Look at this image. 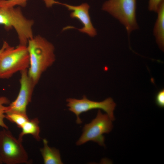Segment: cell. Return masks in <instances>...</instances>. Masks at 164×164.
Here are the masks:
<instances>
[{"instance_id":"cell-1","label":"cell","mask_w":164,"mask_h":164,"mask_svg":"<svg viewBox=\"0 0 164 164\" xmlns=\"http://www.w3.org/2000/svg\"><path fill=\"white\" fill-rule=\"evenodd\" d=\"M29 56V76L36 85L43 73L55 61L53 45L40 35L29 39L27 45Z\"/></svg>"},{"instance_id":"cell-2","label":"cell","mask_w":164,"mask_h":164,"mask_svg":"<svg viewBox=\"0 0 164 164\" xmlns=\"http://www.w3.org/2000/svg\"><path fill=\"white\" fill-rule=\"evenodd\" d=\"M34 23L23 15L21 7H0V25L6 31L14 28L16 32L19 44L27 46L28 40L33 37L32 26Z\"/></svg>"},{"instance_id":"cell-3","label":"cell","mask_w":164,"mask_h":164,"mask_svg":"<svg viewBox=\"0 0 164 164\" xmlns=\"http://www.w3.org/2000/svg\"><path fill=\"white\" fill-rule=\"evenodd\" d=\"M29 56L27 46L19 44L16 47L9 44L0 59V79H8L18 72L28 70Z\"/></svg>"},{"instance_id":"cell-4","label":"cell","mask_w":164,"mask_h":164,"mask_svg":"<svg viewBox=\"0 0 164 164\" xmlns=\"http://www.w3.org/2000/svg\"><path fill=\"white\" fill-rule=\"evenodd\" d=\"M102 9L125 26L128 36L132 31L138 29L136 17V0H109L104 3Z\"/></svg>"},{"instance_id":"cell-5","label":"cell","mask_w":164,"mask_h":164,"mask_svg":"<svg viewBox=\"0 0 164 164\" xmlns=\"http://www.w3.org/2000/svg\"><path fill=\"white\" fill-rule=\"evenodd\" d=\"M22 141L5 128L0 131V156L2 163L18 164L29 163L28 155Z\"/></svg>"},{"instance_id":"cell-6","label":"cell","mask_w":164,"mask_h":164,"mask_svg":"<svg viewBox=\"0 0 164 164\" xmlns=\"http://www.w3.org/2000/svg\"><path fill=\"white\" fill-rule=\"evenodd\" d=\"M112 120L107 114H103L99 110L96 118L89 123L85 124L83 132L76 142L77 145L92 141L101 146H105L104 133H108L112 130Z\"/></svg>"},{"instance_id":"cell-7","label":"cell","mask_w":164,"mask_h":164,"mask_svg":"<svg viewBox=\"0 0 164 164\" xmlns=\"http://www.w3.org/2000/svg\"><path fill=\"white\" fill-rule=\"evenodd\" d=\"M67 106L68 109L76 116V122L80 124L82 121L79 117L80 114L89 110L101 109L104 111L112 121L114 120L113 111L116 106L115 103L111 97H109L103 101L97 102L91 101L84 95L80 99L69 98L67 99Z\"/></svg>"},{"instance_id":"cell-8","label":"cell","mask_w":164,"mask_h":164,"mask_svg":"<svg viewBox=\"0 0 164 164\" xmlns=\"http://www.w3.org/2000/svg\"><path fill=\"white\" fill-rule=\"evenodd\" d=\"M27 70H26L20 72V88L19 93L16 99L7 106L6 114L15 113L27 115L26 108L31 101L35 86L29 76Z\"/></svg>"},{"instance_id":"cell-9","label":"cell","mask_w":164,"mask_h":164,"mask_svg":"<svg viewBox=\"0 0 164 164\" xmlns=\"http://www.w3.org/2000/svg\"><path fill=\"white\" fill-rule=\"evenodd\" d=\"M46 6L48 7L51 6L53 4H57L63 5L68 8V10H71L70 17L73 19H78L83 26L80 29L76 28L73 26H68L63 28V31L71 29H76L81 32L85 33L91 37H94L97 35V32L93 27L91 21L89 13V5L86 3H84L78 6H73L62 3L54 0H43Z\"/></svg>"},{"instance_id":"cell-10","label":"cell","mask_w":164,"mask_h":164,"mask_svg":"<svg viewBox=\"0 0 164 164\" xmlns=\"http://www.w3.org/2000/svg\"><path fill=\"white\" fill-rule=\"evenodd\" d=\"M157 18L153 30L157 43L163 51L164 48V2H162L157 11Z\"/></svg>"},{"instance_id":"cell-11","label":"cell","mask_w":164,"mask_h":164,"mask_svg":"<svg viewBox=\"0 0 164 164\" xmlns=\"http://www.w3.org/2000/svg\"><path fill=\"white\" fill-rule=\"evenodd\" d=\"M43 147L40 151L43 157L45 164H62L59 150L55 148L50 147L47 140L43 139Z\"/></svg>"},{"instance_id":"cell-12","label":"cell","mask_w":164,"mask_h":164,"mask_svg":"<svg viewBox=\"0 0 164 164\" xmlns=\"http://www.w3.org/2000/svg\"><path fill=\"white\" fill-rule=\"evenodd\" d=\"M38 118H35L27 121L22 126V131L19 135L18 139L22 142L23 137L25 135H31L37 141L40 140L39 136L40 129Z\"/></svg>"},{"instance_id":"cell-13","label":"cell","mask_w":164,"mask_h":164,"mask_svg":"<svg viewBox=\"0 0 164 164\" xmlns=\"http://www.w3.org/2000/svg\"><path fill=\"white\" fill-rule=\"evenodd\" d=\"M5 118L15 124L18 128H21L24 124L29 120L27 115L15 113L6 114Z\"/></svg>"},{"instance_id":"cell-14","label":"cell","mask_w":164,"mask_h":164,"mask_svg":"<svg viewBox=\"0 0 164 164\" xmlns=\"http://www.w3.org/2000/svg\"><path fill=\"white\" fill-rule=\"evenodd\" d=\"M10 101L8 98L5 96L0 97V127L3 128L9 129L8 126L4 122L5 114L7 106L5 104H9Z\"/></svg>"},{"instance_id":"cell-15","label":"cell","mask_w":164,"mask_h":164,"mask_svg":"<svg viewBox=\"0 0 164 164\" xmlns=\"http://www.w3.org/2000/svg\"><path fill=\"white\" fill-rule=\"evenodd\" d=\"M28 0H0V7H10L26 6Z\"/></svg>"},{"instance_id":"cell-16","label":"cell","mask_w":164,"mask_h":164,"mask_svg":"<svg viewBox=\"0 0 164 164\" xmlns=\"http://www.w3.org/2000/svg\"><path fill=\"white\" fill-rule=\"evenodd\" d=\"M155 103L159 107H164V90L162 89L159 91L156 94L155 98Z\"/></svg>"},{"instance_id":"cell-17","label":"cell","mask_w":164,"mask_h":164,"mask_svg":"<svg viewBox=\"0 0 164 164\" xmlns=\"http://www.w3.org/2000/svg\"><path fill=\"white\" fill-rule=\"evenodd\" d=\"M164 0H149L148 9L151 11L156 12L159 7Z\"/></svg>"},{"instance_id":"cell-18","label":"cell","mask_w":164,"mask_h":164,"mask_svg":"<svg viewBox=\"0 0 164 164\" xmlns=\"http://www.w3.org/2000/svg\"><path fill=\"white\" fill-rule=\"evenodd\" d=\"M8 45V43L6 41H3L2 46L1 48L0 49V59L1 54L2 52H3L5 48Z\"/></svg>"},{"instance_id":"cell-19","label":"cell","mask_w":164,"mask_h":164,"mask_svg":"<svg viewBox=\"0 0 164 164\" xmlns=\"http://www.w3.org/2000/svg\"><path fill=\"white\" fill-rule=\"evenodd\" d=\"M2 162L1 160V158H0V164H2Z\"/></svg>"}]
</instances>
